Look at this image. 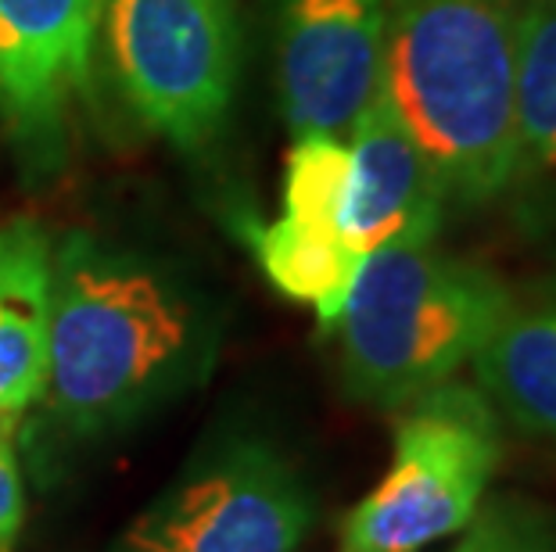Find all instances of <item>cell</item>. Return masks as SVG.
Listing matches in <instances>:
<instances>
[{
	"mask_svg": "<svg viewBox=\"0 0 556 552\" xmlns=\"http://www.w3.org/2000/svg\"><path fill=\"white\" fill-rule=\"evenodd\" d=\"M212 323L180 280L93 233L54 248L47 406L83 434L144 416L205 377Z\"/></svg>",
	"mask_w": 556,
	"mask_h": 552,
	"instance_id": "6da1fadb",
	"label": "cell"
},
{
	"mask_svg": "<svg viewBox=\"0 0 556 552\" xmlns=\"http://www.w3.org/2000/svg\"><path fill=\"white\" fill-rule=\"evenodd\" d=\"M525 0H388L381 90L448 205L506 197Z\"/></svg>",
	"mask_w": 556,
	"mask_h": 552,
	"instance_id": "7a4b0ae2",
	"label": "cell"
},
{
	"mask_svg": "<svg viewBox=\"0 0 556 552\" xmlns=\"http://www.w3.org/2000/svg\"><path fill=\"white\" fill-rule=\"evenodd\" d=\"M510 301V287L434 244H399L363 258L334 331L352 398L402 409L475 359Z\"/></svg>",
	"mask_w": 556,
	"mask_h": 552,
	"instance_id": "3957f363",
	"label": "cell"
},
{
	"mask_svg": "<svg viewBox=\"0 0 556 552\" xmlns=\"http://www.w3.org/2000/svg\"><path fill=\"white\" fill-rule=\"evenodd\" d=\"M503 460L500 413L481 387L448 381L402 406L392 463L345 516L341 552H424L481 510Z\"/></svg>",
	"mask_w": 556,
	"mask_h": 552,
	"instance_id": "277c9868",
	"label": "cell"
},
{
	"mask_svg": "<svg viewBox=\"0 0 556 552\" xmlns=\"http://www.w3.org/2000/svg\"><path fill=\"white\" fill-rule=\"evenodd\" d=\"M119 87L155 133L198 147L238 87L230 0H104Z\"/></svg>",
	"mask_w": 556,
	"mask_h": 552,
	"instance_id": "5b68a950",
	"label": "cell"
},
{
	"mask_svg": "<svg viewBox=\"0 0 556 552\" xmlns=\"http://www.w3.org/2000/svg\"><path fill=\"white\" fill-rule=\"evenodd\" d=\"M313 496L283 452L233 438L126 527L112 552H299Z\"/></svg>",
	"mask_w": 556,
	"mask_h": 552,
	"instance_id": "8992f818",
	"label": "cell"
},
{
	"mask_svg": "<svg viewBox=\"0 0 556 552\" xmlns=\"http://www.w3.org/2000/svg\"><path fill=\"white\" fill-rule=\"evenodd\" d=\"M388 0H283L280 112L291 137H349L381 90Z\"/></svg>",
	"mask_w": 556,
	"mask_h": 552,
	"instance_id": "52a82bcc",
	"label": "cell"
},
{
	"mask_svg": "<svg viewBox=\"0 0 556 552\" xmlns=\"http://www.w3.org/2000/svg\"><path fill=\"white\" fill-rule=\"evenodd\" d=\"M448 197L428 155L402 126L384 90L349 129V187L341 238L356 255L399 244H434Z\"/></svg>",
	"mask_w": 556,
	"mask_h": 552,
	"instance_id": "ba28073f",
	"label": "cell"
},
{
	"mask_svg": "<svg viewBox=\"0 0 556 552\" xmlns=\"http://www.w3.org/2000/svg\"><path fill=\"white\" fill-rule=\"evenodd\" d=\"M104 0H0V115L51 144L87 84Z\"/></svg>",
	"mask_w": 556,
	"mask_h": 552,
	"instance_id": "9c48e42d",
	"label": "cell"
},
{
	"mask_svg": "<svg viewBox=\"0 0 556 552\" xmlns=\"http://www.w3.org/2000/svg\"><path fill=\"white\" fill-rule=\"evenodd\" d=\"M470 367L495 413L525 434L556 441V273L510 291Z\"/></svg>",
	"mask_w": 556,
	"mask_h": 552,
	"instance_id": "30bf717a",
	"label": "cell"
},
{
	"mask_svg": "<svg viewBox=\"0 0 556 552\" xmlns=\"http://www.w3.org/2000/svg\"><path fill=\"white\" fill-rule=\"evenodd\" d=\"M54 241L37 219L0 227V416H18L47 391Z\"/></svg>",
	"mask_w": 556,
	"mask_h": 552,
	"instance_id": "8fae6325",
	"label": "cell"
},
{
	"mask_svg": "<svg viewBox=\"0 0 556 552\" xmlns=\"http://www.w3.org/2000/svg\"><path fill=\"white\" fill-rule=\"evenodd\" d=\"M506 194L528 230H556V0H525Z\"/></svg>",
	"mask_w": 556,
	"mask_h": 552,
	"instance_id": "7c38bea8",
	"label": "cell"
},
{
	"mask_svg": "<svg viewBox=\"0 0 556 552\" xmlns=\"http://www.w3.org/2000/svg\"><path fill=\"white\" fill-rule=\"evenodd\" d=\"M252 248L269 284L280 295L313 305L327 331L338 323V316L349 301V291L356 284L363 255L352 252L338 233L305 227V222H294L288 216L266 222V227H255Z\"/></svg>",
	"mask_w": 556,
	"mask_h": 552,
	"instance_id": "4fadbf2b",
	"label": "cell"
},
{
	"mask_svg": "<svg viewBox=\"0 0 556 552\" xmlns=\"http://www.w3.org/2000/svg\"><path fill=\"white\" fill-rule=\"evenodd\" d=\"M345 187H349L345 137H294V144L288 151V169H283L280 216L341 238Z\"/></svg>",
	"mask_w": 556,
	"mask_h": 552,
	"instance_id": "5bb4252c",
	"label": "cell"
},
{
	"mask_svg": "<svg viewBox=\"0 0 556 552\" xmlns=\"http://www.w3.org/2000/svg\"><path fill=\"white\" fill-rule=\"evenodd\" d=\"M453 552H556V510L528 496L484 499Z\"/></svg>",
	"mask_w": 556,
	"mask_h": 552,
	"instance_id": "9a60e30c",
	"label": "cell"
},
{
	"mask_svg": "<svg viewBox=\"0 0 556 552\" xmlns=\"http://www.w3.org/2000/svg\"><path fill=\"white\" fill-rule=\"evenodd\" d=\"M26 521V488H22L15 455V416H0V552H11Z\"/></svg>",
	"mask_w": 556,
	"mask_h": 552,
	"instance_id": "2e32d148",
	"label": "cell"
}]
</instances>
